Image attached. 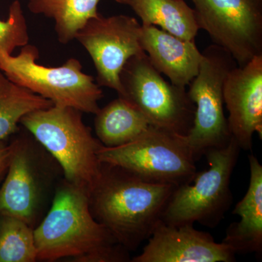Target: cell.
I'll list each match as a JSON object with an SVG mask.
<instances>
[{"instance_id":"obj_17","label":"cell","mask_w":262,"mask_h":262,"mask_svg":"<svg viewBox=\"0 0 262 262\" xmlns=\"http://www.w3.org/2000/svg\"><path fill=\"white\" fill-rule=\"evenodd\" d=\"M150 125L137 108L121 97L100 108L94 120L98 139L106 147L127 144L145 132Z\"/></svg>"},{"instance_id":"obj_22","label":"cell","mask_w":262,"mask_h":262,"mask_svg":"<svg viewBox=\"0 0 262 262\" xmlns=\"http://www.w3.org/2000/svg\"><path fill=\"white\" fill-rule=\"evenodd\" d=\"M13 149V142L8 144L5 142V140H0V181L8 171Z\"/></svg>"},{"instance_id":"obj_11","label":"cell","mask_w":262,"mask_h":262,"mask_svg":"<svg viewBox=\"0 0 262 262\" xmlns=\"http://www.w3.org/2000/svg\"><path fill=\"white\" fill-rule=\"evenodd\" d=\"M231 137L241 149L251 150L253 137H262V56L229 72L223 89Z\"/></svg>"},{"instance_id":"obj_8","label":"cell","mask_w":262,"mask_h":262,"mask_svg":"<svg viewBox=\"0 0 262 262\" xmlns=\"http://www.w3.org/2000/svg\"><path fill=\"white\" fill-rule=\"evenodd\" d=\"M122 94L150 125L185 136L192 126L194 103L187 91L164 79L145 52L130 58L120 73Z\"/></svg>"},{"instance_id":"obj_15","label":"cell","mask_w":262,"mask_h":262,"mask_svg":"<svg viewBox=\"0 0 262 262\" xmlns=\"http://www.w3.org/2000/svg\"><path fill=\"white\" fill-rule=\"evenodd\" d=\"M249 160V186L242 200L234 207L233 214L241 220L227 229L222 242L227 244L235 254L256 253L262 251V166L253 155Z\"/></svg>"},{"instance_id":"obj_1","label":"cell","mask_w":262,"mask_h":262,"mask_svg":"<svg viewBox=\"0 0 262 262\" xmlns=\"http://www.w3.org/2000/svg\"><path fill=\"white\" fill-rule=\"evenodd\" d=\"M89 192L90 209L127 251L149 239L178 186L151 182L126 170L101 164Z\"/></svg>"},{"instance_id":"obj_6","label":"cell","mask_w":262,"mask_h":262,"mask_svg":"<svg viewBox=\"0 0 262 262\" xmlns=\"http://www.w3.org/2000/svg\"><path fill=\"white\" fill-rule=\"evenodd\" d=\"M98 158L101 164L146 180L176 186L192 182L196 173V160L184 137L152 125L127 144L101 146Z\"/></svg>"},{"instance_id":"obj_20","label":"cell","mask_w":262,"mask_h":262,"mask_svg":"<svg viewBox=\"0 0 262 262\" xmlns=\"http://www.w3.org/2000/svg\"><path fill=\"white\" fill-rule=\"evenodd\" d=\"M37 249L34 230L20 219L0 215V262H34Z\"/></svg>"},{"instance_id":"obj_2","label":"cell","mask_w":262,"mask_h":262,"mask_svg":"<svg viewBox=\"0 0 262 262\" xmlns=\"http://www.w3.org/2000/svg\"><path fill=\"white\" fill-rule=\"evenodd\" d=\"M37 260L123 261L127 250L95 220L89 192L67 181L56 189L51 209L34 230Z\"/></svg>"},{"instance_id":"obj_16","label":"cell","mask_w":262,"mask_h":262,"mask_svg":"<svg viewBox=\"0 0 262 262\" xmlns=\"http://www.w3.org/2000/svg\"><path fill=\"white\" fill-rule=\"evenodd\" d=\"M127 5L141 19L142 26L160 27L165 32L194 41L199 27L195 11L184 0H115Z\"/></svg>"},{"instance_id":"obj_14","label":"cell","mask_w":262,"mask_h":262,"mask_svg":"<svg viewBox=\"0 0 262 262\" xmlns=\"http://www.w3.org/2000/svg\"><path fill=\"white\" fill-rule=\"evenodd\" d=\"M140 41L151 64L171 83L186 89L198 75L203 55L194 41L181 39L155 26L142 25Z\"/></svg>"},{"instance_id":"obj_13","label":"cell","mask_w":262,"mask_h":262,"mask_svg":"<svg viewBox=\"0 0 262 262\" xmlns=\"http://www.w3.org/2000/svg\"><path fill=\"white\" fill-rule=\"evenodd\" d=\"M14 149L0 189V215L16 217L32 225L42 198V179L32 146L25 140Z\"/></svg>"},{"instance_id":"obj_10","label":"cell","mask_w":262,"mask_h":262,"mask_svg":"<svg viewBox=\"0 0 262 262\" xmlns=\"http://www.w3.org/2000/svg\"><path fill=\"white\" fill-rule=\"evenodd\" d=\"M141 25L125 15L90 19L77 33L75 39L88 51L97 72L100 87L122 94L120 73L132 57L144 53L141 46Z\"/></svg>"},{"instance_id":"obj_21","label":"cell","mask_w":262,"mask_h":262,"mask_svg":"<svg viewBox=\"0 0 262 262\" xmlns=\"http://www.w3.org/2000/svg\"><path fill=\"white\" fill-rule=\"evenodd\" d=\"M28 27L21 4L18 0L12 3L6 20L0 19V51L12 54L17 48L28 44Z\"/></svg>"},{"instance_id":"obj_18","label":"cell","mask_w":262,"mask_h":262,"mask_svg":"<svg viewBox=\"0 0 262 262\" xmlns=\"http://www.w3.org/2000/svg\"><path fill=\"white\" fill-rule=\"evenodd\" d=\"M28 8L34 14L53 19L58 41L67 44L91 18L99 13L101 0H27Z\"/></svg>"},{"instance_id":"obj_9","label":"cell","mask_w":262,"mask_h":262,"mask_svg":"<svg viewBox=\"0 0 262 262\" xmlns=\"http://www.w3.org/2000/svg\"><path fill=\"white\" fill-rule=\"evenodd\" d=\"M200 29L239 67L262 56V0H191Z\"/></svg>"},{"instance_id":"obj_5","label":"cell","mask_w":262,"mask_h":262,"mask_svg":"<svg viewBox=\"0 0 262 262\" xmlns=\"http://www.w3.org/2000/svg\"><path fill=\"white\" fill-rule=\"evenodd\" d=\"M241 149L231 138L227 145L207 151L209 168L174 189L161 220L171 225H218L232 204L230 179Z\"/></svg>"},{"instance_id":"obj_4","label":"cell","mask_w":262,"mask_h":262,"mask_svg":"<svg viewBox=\"0 0 262 262\" xmlns=\"http://www.w3.org/2000/svg\"><path fill=\"white\" fill-rule=\"evenodd\" d=\"M37 48L27 44L18 56L0 51V70L9 80L53 105L75 108L82 113L99 111L103 91L92 76L82 72V64L70 58L60 67L39 64Z\"/></svg>"},{"instance_id":"obj_3","label":"cell","mask_w":262,"mask_h":262,"mask_svg":"<svg viewBox=\"0 0 262 262\" xmlns=\"http://www.w3.org/2000/svg\"><path fill=\"white\" fill-rule=\"evenodd\" d=\"M20 124L58 162L65 180L89 194L101 175L102 144L84 123L82 112L53 105L27 114Z\"/></svg>"},{"instance_id":"obj_12","label":"cell","mask_w":262,"mask_h":262,"mask_svg":"<svg viewBox=\"0 0 262 262\" xmlns=\"http://www.w3.org/2000/svg\"><path fill=\"white\" fill-rule=\"evenodd\" d=\"M149 242L133 262H232L235 253L192 225H171L160 220Z\"/></svg>"},{"instance_id":"obj_7","label":"cell","mask_w":262,"mask_h":262,"mask_svg":"<svg viewBox=\"0 0 262 262\" xmlns=\"http://www.w3.org/2000/svg\"><path fill=\"white\" fill-rule=\"evenodd\" d=\"M202 55L199 72L188 85V96L195 107L194 120L183 136L196 161L207 151L223 147L231 140L223 89L227 75L238 66L228 52L216 45L207 47Z\"/></svg>"},{"instance_id":"obj_19","label":"cell","mask_w":262,"mask_h":262,"mask_svg":"<svg viewBox=\"0 0 262 262\" xmlns=\"http://www.w3.org/2000/svg\"><path fill=\"white\" fill-rule=\"evenodd\" d=\"M53 105L49 100L12 82L0 70V140L14 134L27 114Z\"/></svg>"}]
</instances>
